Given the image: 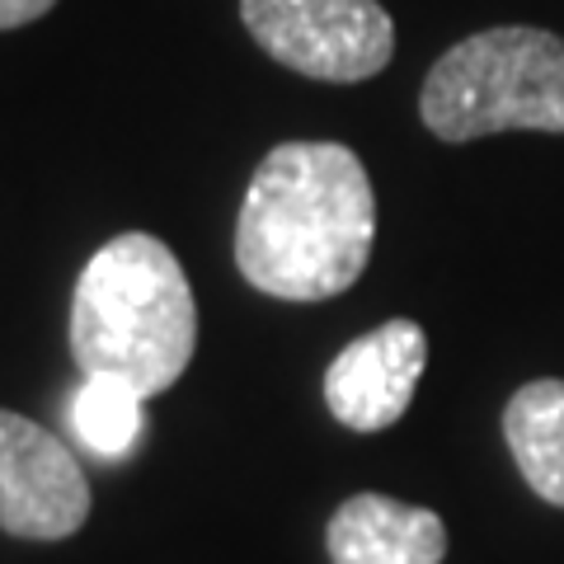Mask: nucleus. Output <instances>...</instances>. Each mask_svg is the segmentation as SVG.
Here are the masks:
<instances>
[{
	"instance_id": "1",
	"label": "nucleus",
	"mask_w": 564,
	"mask_h": 564,
	"mask_svg": "<svg viewBox=\"0 0 564 564\" xmlns=\"http://www.w3.org/2000/svg\"><path fill=\"white\" fill-rule=\"evenodd\" d=\"M377 198L339 141H282L259 161L236 221V263L278 302L348 292L372 259Z\"/></svg>"
},
{
	"instance_id": "2",
	"label": "nucleus",
	"mask_w": 564,
	"mask_h": 564,
	"mask_svg": "<svg viewBox=\"0 0 564 564\" xmlns=\"http://www.w3.org/2000/svg\"><path fill=\"white\" fill-rule=\"evenodd\" d=\"M198 348L184 263L147 231L99 245L70 296V358L85 377H118L141 400L170 391Z\"/></svg>"
},
{
	"instance_id": "3",
	"label": "nucleus",
	"mask_w": 564,
	"mask_h": 564,
	"mask_svg": "<svg viewBox=\"0 0 564 564\" xmlns=\"http://www.w3.org/2000/svg\"><path fill=\"white\" fill-rule=\"evenodd\" d=\"M419 118L443 141L564 132V39L527 24L470 33L429 70Z\"/></svg>"
},
{
	"instance_id": "4",
	"label": "nucleus",
	"mask_w": 564,
	"mask_h": 564,
	"mask_svg": "<svg viewBox=\"0 0 564 564\" xmlns=\"http://www.w3.org/2000/svg\"><path fill=\"white\" fill-rule=\"evenodd\" d=\"M250 39L311 80H372L395 52V24L377 0H240Z\"/></svg>"
},
{
	"instance_id": "5",
	"label": "nucleus",
	"mask_w": 564,
	"mask_h": 564,
	"mask_svg": "<svg viewBox=\"0 0 564 564\" xmlns=\"http://www.w3.org/2000/svg\"><path fill=\"white\" fill-rule=\"evenodd\" d=\"M90 518V480L57 433L0 410V532L66 541Z\"/></svg>"
},
{
	"instance_id": "6",
	"label": "nucleus",
	"mask_w": 564,
	"mask_h": 564,
	"mask_svg": "<svg viewBox=\"0 0 564 564\" xmlns=\"http://www.w3.org/2000/svg\"><path fill=\"white\" fill-rule=\"evenodd\" d=\"M429 362V339L414 321H386L352 339L325 372L329 414L352 433H381L410 410Z\"/></svg>"
},
{
	"instance_id": "7",
	"label": "nucleus",
	"mask_w": 564,
	"mask_h": 564,
	"mask_svg": "<svg viewBox=\"0 0 564 564\" xmlns=\"http://www.w3.org/2000/svg\"><path fill=\"white\" fill-rule=\"evenodd\" d=\"M329 564H443L447 527L433 508L391 494H352L329 518Z\"/></svg>"
},
{
	"instance_id": "8",
	"label": "nucleus",
	"mask_w": 564,
	"mask_h": 564,
	"mask_svg": "<svg viewBox=\"0 0 564 564\" xmlns=\"http://www.w3.org/2000/svg\"><path fill=\"white\" fill-rule=\"evenodd\" d=\"M508 452L545 503L564 508V381H527L503 410Z\"/></svg>"
},
{
	"instance_id": "9",
	"label": "nucleus",
	"mask_w": 564,
	"mask_h": 564,
	"mask_svg": "<svg viewBox=\"0 0 564 564\" xmlns=\"http://www.w3.org/2000/svg\"><path fill=\"white\" fill-rule=\"evenodd\" d=\"M128 381L118 377H85L66 400V423L85 452L104 456V462H122L147 433V414Z\"/></svg>"
},
{
	"instance_id": "10",
	"label": "nucleus",
	"mask_w": 564,
	"mask_h": 564,
	"mask_svg": "<svg viewBox=\"0 0 564 564\" xmlns=\"http://www.w3.org/2000/svg\"><path fill=\"white\" fill-rule=\"evenodd\" d=\"M57 6V0H0V29H20V24H33Z\"/></svg>"
}]
</instances>
